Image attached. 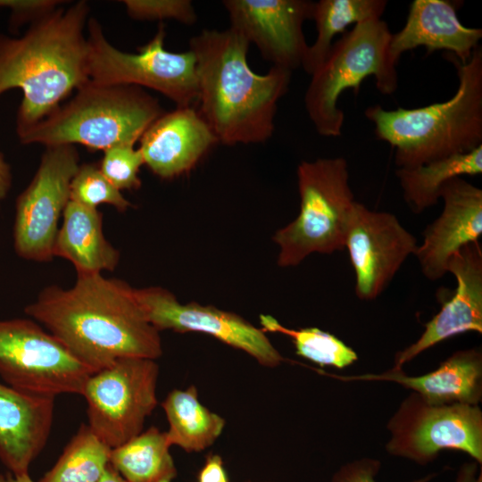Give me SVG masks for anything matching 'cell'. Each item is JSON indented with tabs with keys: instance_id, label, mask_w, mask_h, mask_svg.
I'll use <instances>...</instances> for the list:
<instances>
[{
	"instance_id": "obj_1",
	"label": "cell",
	"mask_w": 482,
	"mask_h": 482,
	"mask_svg": "<svg viewBox=\"0 0 482 482\" xmlns=\"http://www.w3.org/2000/svg\"><path fill=\"white\" fill-rule=\"evenodd\" d=\"M135 289L102 273L77 276L68 289L42 290L25 313L94 372L120 358L155 360L162 354L160 331L147 320Z\"/></svg>"
},
{
	"instance_id": "obj_2",
	"label": "cell",
	"mask_w": 482,
	"mask_h": 482,
	"mask_svg": "<svg viewBox=\"0 0 482 482\" xmlns=\"http://www.w3.org/2000/svg\"><path fill=\"white\" fill-rule=\"evenodd\" d=\"M250 43L229 28L203 29L189 39L195 58L198 112L218 142L258 144L274 131L278 101L287 94L292 71L271 66L265 74L249 66Z\"/></svg>"
},
{
	"instance_id": "obj_3",
	"label": "cell",
	"mask_w": 482,
	"mask_h": 482,
	"mask_svg": "<svg viewBox=\"0 0 482 482\" xmlns=\"http://www.w3.org/2000/svg\"><path fill=\"white\" fill-rule=\"evenodd\" d=\"M89 12L88 4L79 1L37 19L20 37L0 34V96L12 88L23 93L18 137L89 80L85 34Z\"/></svg>"
},
{
	"instance_id": "obj_4",
	"label": "cell",
	"mask_w": 482,
	"mask_h": 482,
	"mask_svg": "<svg viewBox=\"0 0 482 482\" xmlns=\"http://www.w3.org/2000/svg\"><path fill=\"white\" fill-rule=\"evenodd\" d=\"M445 58L454 65L459 79L450 99L413 109L385 110L376 104L364 112L377 137L395 149L397 168L418 166L482 145V47L478 46L465 63L449 53Z\"/></svg>"
},
{
	"instance_id": "obj_5",
	"label": "cell",
	"mask_w": 482,
	"mask_h": 482,
	"mask_svg": "<svg viewBox=\"0 0 482 482\" xmlns=\"http://www.w3.org/2000/svg\"><path fill=\"white\" fill-rule=\"evenodd\" d=\"M163 112L158 99L142 87L87 80L19 139L25 145L79 144L103 151L118 145H135Z\"/></svg>"
},
{
	"instance_id": "obj_6",
	"label": "cell",
	"mask_w": 482,
	"mask_h": 482,
	"mask_svg": "<svg viewBox=\"0 0 482 482\" xmlns=\"http://www.w3.org/2000/svg\"><path fill=\"white\" fill-rule=\"evenodd\" d=\"M392 33L381 19L354 24L333 43L321 65L311 75L304 95V106L318 134L338 137L345 121L337 106L340 96L353 88L355 94L362 82L374 76L377 89L393 94L398 86L396 65L389 54Z\"/></svg>"
},
{
	"instance_id": "obj_7",
	"label": "cell",
	"mask_w": 482,
	"mask_h": 482,
	"mask_svg": "<svg viewBox=\"0 0 482 482\" xmlns=\"http://www.w3.org/2000/svg\"><path fill=\"white\" fill-rule=\"evenodd\" d=\"M300 210L296 218L278 229L279 267L299 265L312 253L332 254L345 249L355 205L343 157L303 161L296 170Z\"/></svg>"
},
{
	"instance_id": "obj_8",
	"label": "cell",
	"mask_w": 482,
	"mask_h": 482,
	"mask_svg": "<svg viewBox=\"0 0 482 482\" xmlns=\"http://www.w3.org/2000/svg\"><path fill=\"white\" fill-rule=\"evenodd\" d=\"M89 80L98 84L129 85L155 90L177 107L195 106L198 88L194 54L170 52L164 47L165 29L160 24L155 35L137 53L112 46L96 19L87 24Z\"/></svg>"
},
{
	"instance_id": "obj_9",
	"label": "cell",
	"mask_w": 482,
	"mask_h": 482,
	"mask_svg": "<svg viewBox=\"0 0 482 482\" xmlns=\"http://www.w3.org/2000/svg\"><path fill=\"white\" fill-rule=\"evenodd\" d=\"M386 451L426 465L442 451L465 453L482 464V411L478 405L436 404L411 393L389 419Z\"/></svg>"
},
{
	"instance_id": "obj_10",
	"label": "cell",
	"mask_w": 482,
	"mask_h": 482,
	"mask_svg": "<svg viewBox=\"0 0 482 482\" xmlns=\"http://www.w3.org/2000/svg\"><path fill=\"white\" fill-rule=\"evenodd\" d=\"M95 373L32 320H0V376L23 393L81 395Z\"/></svg>"
},
{
	"instance_id": "obj_11",
	"label": "cell",
	"mask_w": 482,
	"mask_h": 482,
	"mask_svg": "<svg viewBox=\"0 0 482 482\" xmlns=\"http://www.w3.org/2000/svg\"><path fill=\"white\" fill-rule=\"evenodd\" d=\"M158 374L155 360L127 357L87 380L81 395L87 404V426L112 449L142 432L157 405Z\"/></svg>"
},
{
	"instance_id": "obj_12",
	"label": "cell",
	"mask_w": 482,
	"mask_h": 482,
	"mask_svg": "<svg viewBox=\"0 0 482 482\" xmlns=\"http://www.w3.org/2000/svg\"><path fill=\"white\" fill-rule=\"evenodd\" d=\"M79 165L75 145L46 146L32 180L16 200L13 237L19 256L52 261L58 221L70 201L71 182Z\"/></svg>"
},
{
	"instance_id": "obj_13",
	"label": "cell",
	"mask_w": 482,
	"mask_h": 482,
	"mask_svg": "<svg viewBox=\"0 0 482 482\" xmlns=\"http://www.w3.org/2000/svg\"><path fill=\"white\" fill-rule=\"evenodd\" d=\"M135 291L147 320L158 331L207 334L244 351L266 367H276L284 361L262 328L234 312L195 302L181 303L170 290L161 287Z\"/></svg>"
},
{
	"instance_id": "obj_14",
	"label": "cell",
	"mask_w": 482,
	"mask_h": 482,
	"mask_svg": "<svg viewBox=\"0 0 482 482\" xmlns=\"http://www.w3.org/2000/svg\"><path fill=\"white\" fill-rule=\"evenodd\" d=\"M418 245L395 214L356 202L345 244L355 275L356 296L362 301L378 298Z\"/></svg>"
},
{
	"instance_id": "obj_15",
	"label": "cell",
	"mask_w": 482,
	"mask_h": 482,
	"mask_svg": "<svg viewBox=\"0 0 482 482\" xmlns=\"http://www.w3.org/2000/svg\"><path fill=\"white\" fill-rule=\"evenodd\" d=\"M309 0H224L231 29L254 44L272 66L302 67L307 48L303 23L312 20Z\"/></svg>"
},
{
	"instance_id": "obj_16",
	"label": "cell",
	"mask_w": 482,
	"mask_h": 482,
	"mask_svg": "<svg viewBox=\"0 0 482 482\" xmlns=\"http://www.w3.org/2000/svg\"><path fill=\"white\" fill-rule=\"evenodd\" d=\"M440 215L423 231L415 252L426 278L437 280L447 274L450 258L482 235V189L458 177L442 189Z\"/></svg>"
},
{
	"instance_id": "obj_17",
	"label": "cell",
	"mask_w": 482,
	"mask_h": 482,
	"mask_svg": "<svg viewBox=\"0 0 482 482\" xmlns=\"http://www.w3.org/2000/svg\"><path fill=\"white\" fill-rule=\"evenodd\" d=\"M457 283L452 297L425 325L420 337L397 352L393 370H402L420 353L454 336L474 331L482 333V248L471 243L455 253L447 263Z\"/></svg>"
},
{
	"instance_id": "obj_18",
	"label": "cell",
	"mask_w": 482,
	"mask_h": 482,
	"mask_svg": "<svg viewBox=\"0 0 482 482\" xmlns=\"http://www.w3.org/2000/svg\"><path fill=\"white\" fill-rule=\"evenodd\" d=\"M218 139L195 106L164 112L143 133L139 147L144 164L170 179L190 171Z\"/></svg>"
},
{
	"instance_id": "obj_19",
	"label": "cell",
	"mask_w": 482,
	"mask_h": 482,
	"mask_svg": "<svg viewBox=\"0 0 482 482\" xmlns=\"http://www.w3.org/2000/svg\"><path fill=\"white\" fill-rule=\"evenodd\" d=\"M54 411V397L0 383V460L11 473H28L47 443Z\"/></svg>"
},
{
	"instance_id": "obj_20",
	"label": "cell",
	"mask_w": 482,
	"mask_h": 482,
	"mask_svg": "<svg viewBox=\"0 0 482 482\" xmlns=\"http://www.w3.org/2000/svg\"><path fill=\"white\" fill-rule=\"evenodd\" d=\"M482 29L464 26L456 4L445 0H414L403 29L391 36L389 54L394 64L401 55L423 46L427 54L445 50L465 63L479 46Z\"/></svg>"
},
{
	"instance_id": "obj_21",
	"label": "cell",
	"mask_w": 482,
	"mask_h": 482,
	"mask_svg": "<svg viewBox=\"0 0 482 482\" xmlns=\"http://www.w3.org/2000/svg\"><path fill=\"white\" fill-rule=\"evenodd\" d=\"M343 378L393 381L430 403L478 405L482 398V353L478 348L458 350L436 370L420 376H408L402 370L392 369L378 375Z\"/></svg>"
},
{
	"instance_id": "obj_22",
	"label": "cell",
	"mask_w": 482,
	"mask_h": 482,
	"mask_svg": "<svg viewBox=\"0 0 482 482\" xmlns=\"http://www.w3.org/2000/svg\"><path fill=\"white\" fill-rule=\"evenodd\" d=\"M62 218L54 257L71 262L78 276L112 271L119 263L120 253L104 235L102 212L70 200Z\"/></svg>"
},
{
	"instance_id": "obj_23",
	"label": "cell",
	"mask_w": 482,
	"mask_h": 482,
	"mask_svg": "<svg viewBox=\"0 0 482 482\" xmlns=\"http://www.w3.org/2000/svg\"><path fill=\"white\" fill-rule=\"evenodd\" d=\"M482 173V145L477 148L414 167L397 168L395 176L403 197L415 214L438 204L442 189L451 179Z\"/></svg>"
},
{
	"instance_id": "obj_24",
	"label": "cell",
	"mask_w": 482,
	"mask_h": 482,
	"mask_svg": "<svg viewBox=\"0 0 482 482\" xmlns=\"http://www.w3.org/2000/svg\"><path fill=\"white\" fill-rule=\"evenodd\" d=\"M162 406L169 423L166 435L170 445L187 452H201L211 446L224 428L225 420L200 403L195 386L171 391Z\"/></svg>"
},
{
	"instance_id": "obj_25",
	"label": "cell",
	"mask_w": 482,
	"mask_h": 482,
	"mask_svg": "<svg viewBox=\"0 0 482 482\" xmlns=\"http://www.w3.org/2000/svg\"><path fill=\"white\" fill-rule=\"evenodd\" d=\"M166 432L151 427L112 448L110 464L128 482H171L177 469Z\"/></svg>"
},
{
	"instance_id": "obj_26",
	"label": "cell",
	"mask_w": 482,
	"mask_h": 482,
	"mask_svg": "<svg viewBox=\"0 0 482 482\" xmlns=\"http://www.w3.org/2000/svg\"><path fill=\"white\" fill-rule=\"evenodd\" d=\"M387 2L385 0H320L314 2L312 20L317 37L309 46L302 68L312 75L324 62L339 33L348 26L368 20L381 19Z\"/></svg>"
},
{
	"instance_id": "obj_27",
	"label": "cell",
	"mask_w": 482,
	"mask_h": 482,
	"mask_svg": "<svg viewBox=\"0 0 482 482\" xmlns=\"http://www.w3.org/2000/svg\"><path fill=\"white\" fill-rule=\"evenodd\" d=\"M111 451L82 424L39 482H98L110 463Z\"/></svg>"
},
{
	"instance_id": "obj_28",
	"label": "cell",
	"mask_w": 482,
	"mask_h": 482,
	"mask_svg": "<svg viewBox=\"0 0 482 482\" xmlns=\"http://www.w3.org/2000/svg\"><path fill=\"white\" fill-rule=\"evenodd\" d=\"M262 329L289 337L298 355L320 366L343 369L358 360L355 351L336 336L318 328L291 329L284 327L274 317L260 316Z\"/></svg>"
},
{
	"instance_id": "obj_29",
	"label": "cell",
	"mask_w": 482,
	"mask_h": 482,
	"mask_svg": "<svg viewBox=\"0 0 482 482\" xmlns=\"http://www.w3.org/2000/svg\"><path fill=\"white\" fill-rule=\"evenodd\" d=\"M70 200L93 209H97L100 204H109L120 212L132 206L99 167L92 163L79 165L71 182Z\"/></svg>"
},
{
	"instance_id": "obj_30",
	"label": "cell",
	"mask_w": 482,
	"mask_h": 482,
	"mask_svg": "<svg viewBox=\"0 0 482 482\" xmlns=\"http://www.w3.org/2000/svg\"><path fill=\"white\" fill-rule=\"evenodd\" d=\"M104 152L98 167L105 178L120 192L137 190L142 184L138 172L144 164L140 150L132 145H118Z\"/></svg>"
},
{
	"instance_id": "obj_31",
	"label": "cell",
	"mask_w": 482,
	"mask_h": 482,
	"mask_svg": "<svg viewBox=\"0 0 482 482\" xmlns=\"http://www.w3.org/2000/svg\"><path fill=\"white\" fill-rule=\"evenodd\" d=\"M128 15L138 21L174 20L193 25L197 14L190 0H124Z\"/></svg>"
},
{
	"instance_id": "obj_32",
	"label": "cell",
	"mask_w": 482,
	"mask_h": 482,
	"mask_svg": "<svg viewBox=\"0 0 482 482\" xmlns=\"http://www.w3.org/2000/svg\"><path fill=\"white\" fill-rule=\"evenodd\" d=\"M381 462L378 459L364 457L342 465L333 475L331 482H376ZM436 473L408 482H430Z\"/></svg>"
},
{
	"instance_id": "obj_33",
	"label": "cell",
	"mask_w": 482,
	"mask_h": 482,
	"mask_svg": "<svg viewBox=\"0 0 482 482\" xmlns=\"http://www.w3.org/2000/svg\"><path fill=\"white\" fill-rule=\"evenodd\" d=\"M61 3L56 0H0V8L10 9V26L18 29L25 22H33L54 11Z\"/></svg>"
},
{
	"instance_id": "obj_34",
	"label": "cell",
	"mask_w": 482,
	"mask_h": 482,
	"mask_svg": "<svg viewBox=\"0 0 482 482\" xmlns=\"http://www.w3.org/2000/svg\"><path fill=\"white\" fill-rule=\"evenodd\" d=\"M197 478L198 482H229L223 461L218 454H211L206 458Z\"/></svg>"
},
{
	"instance_id": "obj_35",
	"label": "cell",
	"mask_w": 482,
	"mask_h": 482,
	"mask_svg": "<svg viewBox=\"0 0 482 482\" xmlns=\"http://www.w3.org/2000/svg\"><path fill=\"white\" fill-rule=\"evenodd\" d=\"M478 464L472 461L464 462L459 469L455 482H482L481 472L478 476Z\"/></svg>"
},
{
	"instance_id": "obj_36",
	"label": "cell",
	"mask_w": 482,
	"mask_h": 482,
	"mask_svg": "<svg viewBox=\"0 0 482 482\" xmlns=\"http://www.w3.org/2000/svg\"><path fill=\"white\" fill-rule=\"evenodd\" d=\"M12 186V173L9 164L0 153V205Z\"/></svg>"
},
{
	"instance_id": "obj_37",
	"label": "cell",
	"mask_w": 482,
	"mask_h": 482,
	"mask_svg": "<svg viewBox=\"0 0 482 482\" xmlns=\"http://www.w3.org/2000/svg\"><path fill=\"white\" fill-rule=\"evenodd\" d=\"M98 482H128L109 463L104 475Z\"/></svg>"
},
{
	"instance_id": "obj_38",
	"label": "cell",
	"mask_w": 482,
	"mask_h": 482,
	"mask_svg": "<svg viewBox=\"0 0 482 482\" xmlns=\"http://www.w3.org/2000/svg\"><path fill=\"white\" fill-rule=\"evenodd\" d=\"M0 482H34L28 473L14 475L11 472L0 474Z\"/></svg>"
},
{
	"instance_id": "obj_39",
	"label": "cell",
	"mask_w": 482,
	"mask_h": 482,
	"mask_svg": "<svg viewBox=\"0 0 482 482\" xmlns=\"http://www.w3.org/2000/svg\"><path fill=\"white\" fill-rule=\"evenodd\" d=\"M247 482H250V481H247Z\"/></svg>"
}]
</instances>
